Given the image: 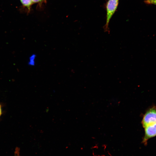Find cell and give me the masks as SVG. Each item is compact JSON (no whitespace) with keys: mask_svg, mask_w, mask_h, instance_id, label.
<instances>
[{"mask_svg":"<svg viewBox=\"0 0 156 156\" xmlns=\"http://www.w3.org/2000/svg\"><path fill=\"white\" fill-rule=\"evenodd\" d=\"M22 4L29 9L32 3V0H20Z\"/></svg>","mask_w":156,"mask_h":156,"instance_id":"obj_5","label":"cell"},{"mask_svg":"<svg viewBox=\"0 0 156 156\" xmlns=\"http://www.w3.org/2000/svg\"><path fill=\"white\" fill-rule=\"evenodd\" d=\"M144 128V135L142 143L145 146H146L148 140L156 136V123L148 125Z\"/></svg>","mask_w":156,"mask_h":156,"instance_id":"obj_3","label":"cell"},{"mask_svg":"<svg viewBox=\"0 0 156 156\" xmlns=\"http://www.w3.org/2000/svg\"><path fill=\"white\" fill-rule=\"evenodd\" d=\"M1 105H0V116H1Z\"/></svg>","mask_w":156,"mask_h":156,"instance_id":"obj_8","label":"cell"},{"mask_svg":"<svg viewBox=\"0 0 156 156\" xmlns=\"http://www.w3.org/2000/svg\"><path fill=\"white\" fill-rule=\"evenodd\" d=\"M36 57V55L34 53L32 54L30 56L28 61V64L29 66H35Z\"/></svg>","mask_w":156,"mask_h":156,"instance_id":"obj_4","label":"cell"},{"mask_svg":"<svg viewBox=\"0 0 156 156\" xmlns=\"http://www.w3.org/2000/svg\"><path fill=\"white\" fill-rule=\"evenodd\" d=\"M156 123V107L148 109L144 115L142 121L144 128L148 125Z\"/></svg>","mask_w":156,"mask_h":156,"instance_id":"obj_2","label":"cell"},{"mask_svg":"<svg viewBox=\"0 0 156 156\" xmlns=\"http://www.w3.org/2000/svg\"><path fill=\"white\" fill-rule=\"evenodd\" d=\"M119 0H108L106 4V21L103 27L105 32H110L109 24L112 16L116 11L119 4Z\"/></svg>","mask_w":156,"mask_h":156,"instance_id":"obj_1","label":"cell"},{"mask_svg":"<svg viewBox=\"0 0 156 156\" xmlns=\"http://www.w3.org/2000/svg\"><path fill=\"white\" fill-rule=\"evenodd\" d=\"M144 2L147 4L156 5V0H145Z\"/></svg>","mask_w":156,"mask_h":156,"instance_id":"obj_6","label":"cell"},{"mask_svg":"<svg viewBox=\"0 0 156 156\" xmlns=\"http://www.w3.org/2000/svg\"><path fill=\"white\" fill-rule=\"evenodd\" d=\"M42 0H32V1L33 3H38L41 1Z\"/></svg>","mask_w":156,"mask_h":156,"instance_id":"obj_7","label":"cell"}]
</instances>
